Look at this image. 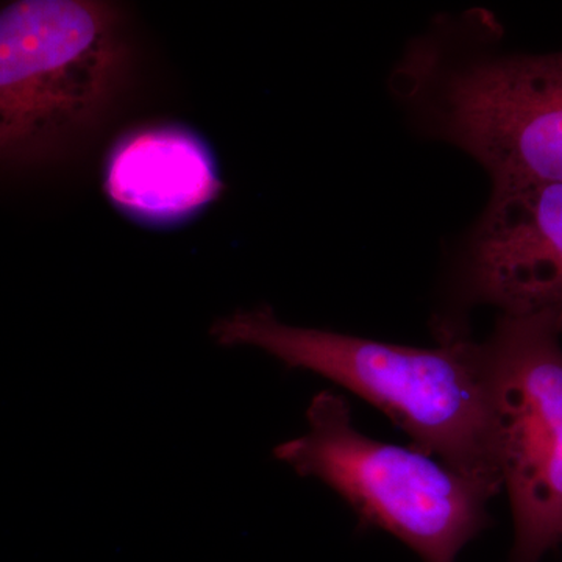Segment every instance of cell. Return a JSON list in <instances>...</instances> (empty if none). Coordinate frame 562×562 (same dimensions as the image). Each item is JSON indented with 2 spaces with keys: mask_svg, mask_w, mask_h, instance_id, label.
<instances>
[{
  "mask_svg": "<svg viewBox=\"0 0 562 562\" xmlns=\"http://www.w3.org/2000/svg\"><path fill=\"white\" fill-rule=\"evenodd\" d=\"M487 11L438 18L403 50L391 90L425 135L452 144L492 187L562 183V50L503 54Z\"/></svg>",
  "mask_w": 562,
  "mask_h": 562,
  "instance_id": "6da1fadb",
  "label": "cell"
},
{
  "mask_svg": "<svg viewBox=\"0 0 562 562\" xmlns=\"http://www.w3.org/2000/svg\"><path fill=\"white\" fill-rule=\"evenodd\" d=\"M227 347H255L372 403L414 447L482 486L503 487L482 347L468 336L432 349L283 324L271 308L236 312L211 328Z\"/></svg>",
  "mask_w": 562,
  "mask_h": 562,
  "instance_id": "7a4b0ae2",
  "label": "cell"
},
{
  "mask_svg": "<svg viewBox=\"0 0 562 562\" xmlns=\"http://www.w3.org/2000/svg\"><path fill=\"white\" fill-rule=\"evenodd\" d=\"M120 11L91 0L0 9V165L58 157L98 127L127 81Z\"/></svg>",
  "mask_w": 562,
  "mask_h": 562,
  "instance_id": "3957f363",
  "label": "cell"
},
{
  "mask_svg": "<svg viewBox=\"0 0 562 562\" xmlns=\"http://www.w3.org/2000/svg\"><path fill=\"white\" fill-rule=\"evenodd\" d=\"M308 430L280 443L277 460L314 476L424 562H454L487 527L492 495L417 447L376 441L357 430L347 402L322 391L310 403Z\"/></svg>",
  "mask_w": 562,
  "mask_h": 562,
  "instance_id": "277c9868",
  "label": "cell"
},
{
  "mask_svg": "<svg viewBox=\"0 0 562 562\" xmlns=\"http://www.w3.org/2000/svg\"><path fill=\"white\" fill-rule=\"evenodd\" d=\"M562 308L502 314L480 342L503 487L509 562H539L562 542Z\"/></svg>",
  "mask_w": 562,
  "mask_h": 562,
  "instance_id": "5b68a950",
  "label": "cell"
},
{
  "mask_svg": "<svg viewBox=\"0 0 562 562\" xmlns=\"http://www.w3.org/2000/svg\"><path fill=\"white\" fill-rule=\"evenodd\" d=\"M457 286L464 308H562V183L492 188L462 255Z\"/></svg>",
  "mask_w": 562,
  "mask_h": 562,
  "instance_id": "8992f818",
  "label": "cell"
},
{
  "mask_svg": "<svg viewBox=\"0 0 562 562\" xmlns=\"http://www.w3.org/2000/svg\"><path fill=\"white\" fill-rule=\"evenodd\" d=\"M222 181L195 133L150 125L122 136L106 161L105 191L122 213L150 225L190 220L216 201Z\"/></svg>",
  "mask_w": 562,
  "mask_h": 562,
  "instance_id": "52a82bcc",
  "label": "cell"
}]
</instances>
